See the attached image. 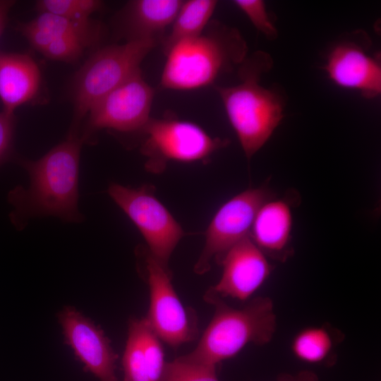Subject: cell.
I'll return each instance as SVG.
<instances>
[{"instance_id": "obj_21", "label": "cell", "mask_w": 381, "mask_h": 381, "mask_svg": "<svg viewBox=\"0 0 381 381\" xmlns=\"http://www.w3.org/2000/svg\"><path fill=\"white\" fill-rule=\"evenodd\" d=\"M98 0H40L36 8L40 13H49L73 20H88L92 13L101 9Z\"/></svg>"}, {"instance_id": "obj_7", "label": "cell", "mask_w": 381, "mask_h": 381, "mask_svg": "<svg viewBox=\"0 0 381 381\" xmlns=\"http://www.w3.org/2000/svg\"><path fill=\"white\" fill-rule=\"evenodd\" d=\"M153 97V89L138 70L90 108L80 132L83 143L92 141L93 135L104 128L123 133L141 131L151 118Z\"/></svg>"}, {"instance_id": "obj_8", "label": "cell", "mask_w": 381, "mask_h": 381, "mask_svg": "<svg viewBox=\"0 0 381 381\" xmlns=\"http://www.w3.org/2000/svg\"><path fill=\"white\" fill-rule=\"evenodd\" d=\"M108 193L138 228L150 253L168 267L169 258L184 232L167 208L144 186L131 188L111 184Z\"/></svg>"}, {"instance_id": "obj_27", "label": "cell", "mask_w": 381, "mask_h": 381, "mask_svg": "<svg viewBox=\"0 0 381 381\" xmlns=\"http://www.w3.org/2000/svg\"><path fill=\"white\" fill-rule=\"evenodd\" d=\"M14 4V1L0 0V37L6 25L8 12Z\"/></svg>"}, {"instance_id": "obj_12", "label": "cell", "mask_w": 381, "mask_h": 381, "mask_svg": "<svg viewBox=\"0 0 381 381\" xmlns=\"http://www.w3.org/2000/svg\"><path fill=\"white\" fill-rule=\"evenodd\" d=\"M56 318L65 344L85 368L99 381H119L116 374L118 355L103 330L72 306H64Z\"/></svg>"}, {"instance_id": "obj_4", "label": "cell", "mask_w": 381, "mask_h": 381, "mask_svg": "<svg viewBox=\"0 0 381 381\" xmlns=\"http://www.w3.org/2000/svg\"><path fill=\"white\" fill-rule=\"evenodd\" d=\"M205 300L214 312L198 345L180 356L193 363L214 366L237 355L249 344L265 345L277 329V315L272 300L266 296L252 298L241 308H234L209 289Z\"/></svg>"}, {"instance_id": "obj_17", "label": "cell", "mask_w": 381, "mask_h": 381, "mask_svg": "<svg viewBox=\"0 0 381 381\" xmlns=\"http://www.w3.org/2000/svg\"><path fill=\"white\" fill-rule=\"evenodd\" d=\"M183 1L135 0L128 4L123 27L128 41L154 40L161 42Z\"/></svg>"}, {"instance_id": "obj_19", "label": "cell", "mask_w": 381, "mask_h": 381, "mask_svg": "<svg viewBox=\"0 0 381 381\" xmlns=\"http://www.w3.org/2000/svg\"><path fill=\"white\" fill-rule=\"evenodd\" d=\"M217 4L215 0L183 1L169 32L161 42L164 53L178 42L200 35L210 21Z\"/></svg>"}, {"instance_id": "obj_1", "label": "cell", "mask_w": 381, "mask_h": 381, "mask_svg": "<svg viewBox=\"0 0 381 381\" xmlns=\"http://www.w3.org/2000/svg\"><path fill=\"white\" fill-rule=\"evenodd\" d=\"M80 137L68 136L37 160L16 157L28 174V187L17 186L8 194L13 210L9 214L18 230L30 219L54 216L64 222L80 223L85 217L78 210Z\"/></svg>"}, {"instance_id": "obj_25", "label": "cell", "mask_w": 381, "mask_h": 381, "mask_svg": "<svg viewBox=\"0 0 381 381\" xmlns=\"http://www.w3.org/2000/svg\"><path fill=\"white\" fill-rule=\"evenodd\" d=\"M15 123L14 114L0 112V165L11 156Z\"/></svg>"}, {"instance_id": "obj_26", "label": "cell", "mask_w": 381, "mask_h": 381, "mask_svg": "<svg viewBox=\"0 0 381 381\" xmlns=\"http://www.w3.org/2000/svg\"><path fill=\"white\" fill-rule=\"evenodd\" d=\"M277 381H320L318 375L310 370H303L296 375L282 374Z\"/></svg>"}, {"instance_id": "obj_22", "label": "cell", "mask_w": 381, "mask_h": 381, "mask_svg": "<svg viewBox=\"0 0 381 381\" xmlns=\"http://www.w3.org/2000/svg\"><path fill=\"white\" fill-rule=\"evenodd\" d=\"M216 368L193 363L178 357L166 362L160 381H219Z\"/></svg>"}, {"instance_id": "obj_18", "label": "cell", "mask_w": 381, "mask_h": 381, "mask_svg": "<svg viewBox=\"0 0 381 381\" xmlns=\"http://www.w3.org/2000/svg\"><path fill=\"white\" fill-rule=\"evenodd\" d=\"M343 339L341 332L327 324L306 327L294 335L291 350L301 361L322 364L333 361L334 351Z\"/></svg>"}, {"instance_id": "obj_5", "label": "cell", "mask_w": 381, "mask_h": 381, "mask_svg": "<svg viewBox=\"0 0 381 381\" xmlns=\"http://www.w3.org/2000/svg\"><path fill=\"white\" fill-rule=\"evenodd\" d=\"M157 44L130 40L102 47L90 56L73 80L74 114L68 135L80 136L81 121L90 108L140 70L144 58Z\"/></svg>"}, {"instance_id": "obj_2", "label": "cell", "mask_w": 381, "mask_h": 381, "mask_svg": "<svg viewBox=\"0 0 381 381\" xmlns=\"http://www.w3.org/2000/svg\"><path fill=\"white\" fill-rule=\"evenodd\" d=\"M272 66L271 56L258 51L239 65L240 83L215 87L248 160L270 138L284 117L286 96L282 89L277 85H260L261 77Z\"/></svg>"}, {"instance_id": "obj_24", "label": "cell", "mask_w": 381, "mask_h": 381, "mask_svg": "<svg viewBox=\"0 0 381 381\" xmlns=\"http://www.w3.org/2000/svg\"><path fill=\"white\" fill-rule=\"evenodd\" d=\"M85 49L75 39L60 37L55 38L41 53L51 60L72 63L82 56Z\"/></svg>"}, {"instance_id": "obj_9", "label": "cell", "mask_w": 381, "mask_h": 381, "mask_svg": "<svg viewBox=\"0 0 381 381\" xmlns=\"http://www.w3.org/2000/svg\"><path fill=\"white\" fill-rule=\"evenodd\" d=\"M272 198V192L262 186L241 192L222 205L206 231L205 243L195 265V272H207L213 259L219 262L233 246L248 236L259 209Z\"/></svg>"}, {"instance_id": "obj_20", "label": "cell", "mask_w": 381, "mask_h": 381, "mask_svg": "<svg viewBox=\"0 0 381 381\" xmlns=\"http://www.w3.org/2000/svg\"><path fill=\"white\" fill-rule=\"evenodd\" d=\"M25 23L54 39L60 37L75 39L85 49L96 44L101 35V26L91 19L78 20L49 13H40L35 18Z\"/></svg>"}, {"instance_id": "obj_11", "label": "cell", "mask_w": 381, "mask_h": 381, "mask_svg": "<svg viewBox=\"0 0 381 381\" xmlns=\"http://www.w3.org/2000/svg\"><path fill=\"white\" fill-rule=\"evenodd\" d=\"M366 32L356 30L334 43L327 55L324 70L337 85L358 91L373 99L381 93L380 54H371Z\"/></svg>"}, {"instance_id": "obj_6", "label": "cell", "mask_w": 381, "mask_h": 381, "mask_svg": "<svg viewBox=\"0 0 381 381\" xmlns=\"http://www.w3.org/2000/svg\"><path fill=\"white\" fill-rule=\"evenodd\" d=\"M145 135L141 152L148 159L146 167L160 171L170 160H202L228 144L212 138L197 124L174 118H150L140 131Z\"/></svg>"}, {"instance_id": "obj_23", "label": "cell", "mask_w": 381, "mask_h": 381, "mask_svg": "<svg viewBox=\"0 0 381 381\" xmlns=\"http://www.w3.org/2000/svg\"><path fill=\"white\" fill-rule=\"evenodd\" d=\"M233 2L266 38L274 40L277 37V30L263 1L235 0Z\"/></svg>"}, {"instance_id": "obj_3", "label": "cell", "mask_w": 381, "mask_h": 381, "mask_svg": "<svg viewBox=\"0 0 381 381\" xmlns=\"http://www.w3.org/2000/svg\"><path fill=\"white\" fill-rule=\"evenodd\" d=\"M247 52L237 29L210 20L200 35L178 42L166 54L160 85L177 90L207 86L239 66Z\"/></svg>"}, {"instance_id": "obj_15", "label": "cell", "mask_w": 381, "mask_h": 381, "mask_svg": "<svg viewBox=\"0 0 381 381\" xmlns=\"http://www.w3.org/2000/svg\"><path fill=\"white\" fill-rule=\"evenodd\" d=\"M292 224L288 200L272 198L259 209L249 236L267 257L284 262L294 252L291 246Z\"/></svg>"}, {"instance_id": "obj_13", "label": "cell", "mask_w": 381, "mask_h": 381, "mask_svg": "<svg viewBox=\"0 0 381 381\" xmlns=\"http://www.w3.org/2000/svg\"><path fill=\"white\" fill-rule=\"evenodd\" d=\"M219 281L211 289L221 298L249 299L270 277L272 267L267 256L247 236L233 246L219 262Z\"/></svg>"}, {"instance_id": "obj_10", "label": "cell", "mask_w": 381, "mask_h": 381, "mask_svg": "<svg viewBox=\"0 0 381 381\" xmlns=\"http://www.w3.org/2000/svg\"><path fill=\"white\" fill-rule=\"evenodd\" d=\"M146 270L150 289L146 318L153 331L161 341L171 347L193 341L198 334L195 316L178 297L168 267L148 253Z\"/></svg>"}, {"instance_id": "obj_16", "label": "cell", "mask_w": 381, "mask_h": 381, "mask_svg": "<svg viewBox=\"0 0 381 381\" xmlns=\"http://www.w3.org/2000/svg\"><path fill=\"white\" fill-rule=\"evenodd\" d=\"M41 89V72L30 55L0 52V99L3 111L14 114L18 107L35 100Z\"/></svg>"}, {"instance_id": "obj_14", "label": "cell", "mask_w": 381, "mask_h": 381, "mask_svg": "<svg viewBox=\"0 0 381 381\" xmlns=\"http://www.w3.org/2000/svg\"><path fill=\"white\" fill-rule=\"evenodd\" d=\"M161 340L146 318H131L122 356L123 381H160L166 362Z\"/></svg>"}]
</instances>
